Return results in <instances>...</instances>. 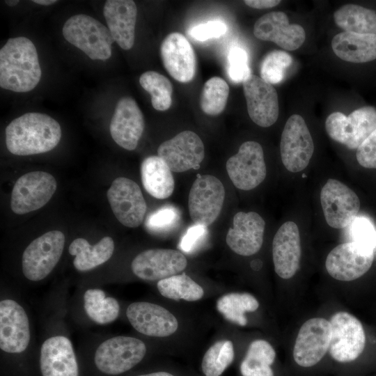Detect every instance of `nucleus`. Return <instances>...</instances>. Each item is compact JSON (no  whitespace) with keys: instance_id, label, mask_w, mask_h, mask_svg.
I'll list each match as a JSON object with an SVG mask.
<instances>
[{"instance_id":"nucleus-1","label":"nucleus","mask_w":376,"mask_h":376,"mask_svg":"<svg viewBox=\"0 0 376 376\" xmlns=\"http://www.w3.org/2000/svg\"><path fill=\"white\" fill-rule=\"evenodd\" d=\"M61 138L59 123L41 113H26L13 120L6 128V144L10 152L26 156L49 152Z\"/></svg>"},{"instance_id":"nucleus-2","label":"nucleus","mask_w":376,"mask_h":376,"mask_svg":"<svg viewBox=\"0 0 376 376\" xmlns=\"http://www.w3.org/2000/svg\"><path fill=\"white\" fill-rule=\"evenodd\" d=\"M42 75L36 48L23 36L9 38L0 49V86L17 93L29 92Z\"/></svg>"},{"instance_id":"nucleus-3","label":"nucleus","mask_w":376,"mask_h":376,"mask_svg":"<svg viewBox=\"0 0 376 376\" xmlns=\"http://www.w3.org/2000/svg\"><path fill=\"white\" fill-rule=\"evenodd\" d=\"M64 38L92 60L106 61L111 56L114 40L108 27L96 19L77 14L70 17L62 29Z\"/></svg>"},{"instance_id":"nucleus-4","label":"nucleus","mask_w":376,"mask_h":376,"mask_svg":"<svg viewBox=\"0 0 376 376\" xmlns=\"http://www.w3.org/2000/svg\"><path fill=\"white\" fill-rule=\"evenodd\" d=\"M325 129L333 140L350 149H357L376 130V109L370 106L361 107L348 116L334 112L327 118Z\"/></svg>"},{"instance_id":"nucleus-5","label":"nucleus","mask_w":376,"mask_h":376,"mask_svg":"<svg viewBox=\"0 0 376 376\" xmlns=\"http://www.w3.org/2000/svg\"><path fill=\"white\" fill-rule=\"evenodd\" d=\"M146 353V345L141 340L116 336L100 345L95 354V363L105 374L119 375L138 364Z\"/></svg>"},{"instance_id":"nucleus-6","label":"nucleus","mask_w":376,"mask_h":376,"mask_svg":"<svg viewBox=\"0 0 376 376\" xmlns=\"http://www.w3.org/2000/svg\"><path fill=\"white\" fill-rule=\"evenodd\" d=\"M65 244L64 234L51 230L33 240L22 256V271L33 281L45 279L58 263Z\"/></svg>"},{"instance_id":"nucleus-7","label":"nucleus","mask_w":376,"mask_h":376,"mask_svg":"<svg viewBox=\"0 0 376 376\" xmlns=\"http://www.w3.org/2000/svg\"><path fill=\"white\" fill-rule=\"evenodd\" d=\"M331 338L329 352L331 357L340 363L351 362L363 352L366 334L361 322L353 315L340 311L329 321Z\"/></svg>"},{"instance_id":"nucleus-8","label":"nucleus","mask_w":376,"mask_h":376,"mask_svg":"<svg viewBox=\"0 0 376 376\" xmlns=\"http://www.w3.org/2000/svg\"><path fill=\"white\" fill-rule=\"evenodd\" d=\"M57 183L50 173L42 171L29 172L19 177L12 190L13 212L24 214L43 207L53 196Z\"/></svg>"},{"instance_id":"nucleus-9","label":"nucleus","mask_w":376,"mask_h":376,"mask_svg":"<svg viewBox=\"0 0 376 376\" xmlns=\"http://www.w3.org/2000/svg\"><path fill=\"white\" fill-rule=\"evenodd\" d=\"M225 198L222 182L212 175H198L188 197L189 212L196 224L208 226L219 215Z\"/></svg>"},{"instance_id":"nucleus-10","label":"nucleus","mask_w":376,"mask_h":376,"mask_svg":"<svg viewBox=\"0 0 376 376\" xmlns=\"http://www.w3.org/2000/svg\"><path fill=\"white\" fill-rule=\"evenodd\" d=\"M280 151L282 163L290 172H299L308 165L314 152V144L300 115L293 114L286 121L281 134Z\"/></svg>"},{"instance_id":"nucleus-11","label":"nucleus","mask_w":376,"mask_h":376,"mask_svg":"<svg viewBox=\"0 0 376 376\" xmlns=\"http://www.w3.org/2000/svg\"><path fill=\"white\" fill-rule=\"evenodd\" d=\"M226 168L237 189L244 191L254 189L265 180L267 174L262 146L256 141L244 142L237 153L227 160Z\"/></svg>"},{"instance_id":"nucleus-12","label":"nucleus","mask_w":376,"mask_h":376,"mask_svg":"<svg viewBox=\"0 0 376 376\" xmlns=\"http://www.w3.org/2000/svg\"><path fill=\"white\" fill-rule=\"evenodd\" d=\"M320 202L325 220L334 228L350 225L360 209V201L356 193L335 179H329L322 187Z\"/></svg>"},{"instance_id":"nucleus-13","label":"nucleus","mask_w":376,"mask_h":376,"mask_svg":"<svg viewBox=\"0 0 376 376\" xmlns=\"http://www.w3.org/2000/svg\"><path fill=\"white\" fill-rule=\"evenodd\" d=\"M374 251L354 242L340 244L328 254L325 267L329 274L342 281H351L371 267Z\"/></svg>"},{"instance_id":"nucleus-14","label":"nucleus","mask_w":376,"mask_h":376,"mask_svg":"<svg viewBox=\"0 0 376 376\" xmlns=\"http://www.w3.org/2000/svg\"><path fill=\"white\" fill-rule=\"evenodd\" d=\"M107 195L113 214L123 226L136 228L142 224L147 205L141 188L134 181L118 177Z\"/></svg>"},{"instance_id":"nucleus-15","label":"nucleus","mask_w":376,"mask_h":376,"mask_svg":"<svg viewBox=\"0 0 376 376\" xmlns=\"http://www.w3.org/2000/svg\"><path fill=\"white\" fill-rule=\"evenodd\" d=\"M331 338V326L322 318L306 321L298 332L293 349L295 361L302 367L318 363L327 353Z\"/></svg>"},{"instance_id":"nucleus-16","label":"nucleus","mask_w":376,"mask_h":376,"mask_svg":"<svg viewBox=\"0 0 376 376\" xmlns=\"http://www.w3.org/2000/svg\"><path fill=\"white\" fill-rule=\"evenodd\" d=\"M157 154L171 171L184 172L198 169L205 156L204 145L195 132L186 130L163 142Z\"/></svg>"},{"instance_id":"nucleus-17","label":"nucleus","mask_w":376,"mask_h":376,"mask_svg":"<svg viewBox=\"0 0 376 376\" xmlns=\"http://www.w3.org/2000/svg\"><path fill=\"white\" fill-rule=\"evenodd\" d=\"M187 265L186 257L179 251L153 249L142 251L132 260L133 273L144 281H160L182 272Z\"/></svg>"},{"instance_id":"nucleus-18","label":"nucleus","mask_w":376,"mask_h":376,"mask_svg":"<svg viewBox=\"0 0 376 376\" xmlns=\"http://www.w3.org/2000/svg\"><path fill=\"white\" fill-rule=\"evenodd\" d=\"M243 90L253 122L263 127L275 123L279 116V100L274 86L260 77L251 75L243 82Z\"/></svg>"},{"instance_id":"nucleus-19","label":"nucleus","mask_w":376,"mask_h":376,"mask_svg":"<svg viewBox=\"0 0 376 376\" xmlns=\"http://www.w3.org/2000/svg\"><path fill=\"white\" fill-rule=\"evenodd\" d=\"M30 341L29 322L24 308L12 299L0 302V348L8 353L24 351Z\"/></svg>"},{"instance_id":"nucleus-20","label":"nucleus","mask_w":376,"mask_h":376,"mask_svg":"<svg viewBox=\"0 0 376 376\" xmlns=\"http://www.w3.org/2000/svg\"><path fill=\"white\" fill-rule=\"evenodd\" d=\"M131 325L139 333L152 337H166L178 327L176 318L165 308L150 302L138 301L127 308Z\"/></svg>"},{"instance_id":"nucleus-21","label":"nucleus","mask_w":376,"mask_h":376,"mask_svg":"<svg viewBox=\"0 0 376 376\" xmlns=\"http://www.w3.org/2000/svg\"><path fill=\"white\" fill-rule=\"evenodd\" d=\"M143 130V116L136 101L130 97L120 98L109 125L113 141L125 150H134Z\"/></svg>"},{"instance_id":"nucleus-22","label":"nucleus","mask_w":376,"mask_h":376,"mask_svg":"<svg viewBox=\"0 0 376 376\" xmlns=\"http://www.w3.org/2000/svg\"><path fill=\"white\" fill-rule=\"evenodd\" d=\"M160 56L164 67L176 81H191L196 70V59L191 44L185 36L173 32L162 41Z\"/></svg>"},{"instance_id":"nucleus-23","label":"nucleus","mask_w":376,"mask_h":376,"mask_svg":"<svg viewBox=\"0 0 376 376\" xmlns=\"http://www.w3.org/2000/svg\"><path fill=\"white\" fill-rule=\"evenodd\" d=\"M253 34L259 40L274 42L288 51L300 47L306 39L304 28L297 24H290L287 15L279 11L260 17L254 24Z\"/></svg>"},{"instance_id":"nucleus-24","label":"nucleus","mask_w":376,"mask_h":376,"mask_svg":"<svg viewBox=\"0 0 376 376\" xmlns=\"http://www.w3.org/2000/svg\"><path fill=\"white\" fill-rule=\"evenodd\" d=\"M265 222L255 212H239L233 220L226 236V242L235 253L249 256L261 249L263 242Z\"/></svg>"},{"instance_id":"nucleus-25","label":"nucleus","mask_w":376,"mask_h":376,"mask_svg":"<svg viewBox=\"0 0 376 376\" xmlns=\"http://www.w3.org/2000/svg\"><path fill=\"white\" fill-rule=\"evenodd\" d=\"M301 253L298 226L293 221H286L279 228L272 242V258L278 276L283 279L292 277L299 267Z\"/></svg>"},{"instance_id":"nucleus-26","label":"nucleus","mask_w":376,"mask_h":376,"mask_svg":"<svg viewBox=\"0 0 376 376\" xmlns=\"http://www.w3.org/2000/svg\"><path fill=\"white\" fill-rule=\"evenodd\" d=\"M107 26L115 42L123 49L134 43L137 8L132 0H107L103 7Z\"/></svg>"},{"instance_id":"nucleus-27","label":"nucleus","mask_w":376,"mask_h":376,"mask_svg":"<svg viewBox=\"0 0 376 376\" xmlns=\"http://www.w3.org/2000/svg\"><path fill=\"white\" fill-rule=\"evenodd\" d=\"M42 376H78V366L72 345L65 336L47 339L40 350Z\"/></svg>"},{"instance_id":"nucleus-28","label":"nucleus","mask_w":376,"mask_h":376,"mask_svg":"<svg viewBox=\"0 0 376 376\" xmlns=\"http://www.w3.org/2000/svg\"><path fill=\"white\" fill-rule=\"evenodd\" d=\"M331 47L340 59L366 63L376 59V35L343 31L334 36Z\"/></svg>"},{"instance_id":"nucleus-29","label":"nucleus","mask_w":376,"mask_h":376,"mask_svg":"<svg viewBox=\"0 0 376 376\" xmlns=\"http://www.w3.org/2000/svg\"><path fill=\"white\" fill-rule=\"evenodd\" d=\"M141 181L146 191L155 198L164 199L173 192L171 170L158 155L146 157L141 165Z\"/></svg>"},{"instance_id":"nucleus-30","label":"nucleus","mask_w":376,"mask_h":376,"mask_svg":"<svg viewBox=\"0 0 376 376\" xmlns=\"http://www.w3.org/2000/svg\"><path fill=\"white\" fill-rule=\"evenodd\" d=\"M114 251L111 237H104L91 246L84 238L74 240L69 246V253L75 256V267L81 272L88 271L107 262Z\"/></svg>"},{"instance_id":"nucleus-31","label":"nucleus","mask_w":376,"mask_h":376,"mask_svg":"<svg viewBox=\"0 0 376 376\" xmlns=\"http://www.w3.org/2000/svg\"><path fill=\"white\" fill-rule=\"evenodd\" d=\"M334 19L345 31L376 35V13L371 9L345 4L334 12Z\"/></svg>"},{"instance_id":"nucleus-32","label":"nucleus","mask_w":376,"mask_h":376,"mask_svg":"<svg viewBox=\"0 0 376 376\" xmlns=\"http://www.w3.org/2000/svg\"><path fill=\"white\" fill-rule=\"evenodd\" d=\"M276 352L269 343L265 340H253L240 364L242 376H274L271 366Z\"/></svg>"},{"instance_id":"nucleus-33","label":"nucleus","mask_w":376,"mask_h":376,"mask_svg":"<svg viewBox=\"0 0 376 376\" xmlns=\"http://www.w3.org/2000/svg\"><path fill=\"white\" fill-rule=\"evenodd\" d=\"M217 311L227 320L240 326H246V312H253L259 307L256 298L247 292H232L225 294L218 299Z\"/></svg>"},{"instance_id":"nucleus-34","label":"nucleus","mask_w":376,"mask_h":376,"mask_svg":"<svg viewBox=\"0 0 376 376\" xmlns=\"http://www.w3.org/2000/svg\"><path fill=\"white\" fill-rule=\"evenodd\" d=\"M84 309L95 322L105 324L114 321L119 315L120 306L116 299L106 297L100 289H89L84 296Z\"/></svg>"},{"instance_id":"nucleus-35","label":"nucleus","mask_w":376,"mask_h":376,"mask_svg":"<svg viewBox=\"0 0 376 376\" xmlns=\"http://www.w3.org/2000/svg\"><path fill=\"white\" fill-rule=\"evenodd\" d=\"M157 286L162 296L176 301H194L201 299L204 295L203 288L185 273L160 280Z\"/></svg>"},{"instance_id":"nucleus-36","label":"nucleus","mask_w":376,"mask_h":376,"mask_svg":"<svg viewBox=\"0 0 376 376\" xmlns=\"http://www.w3.org/2000/svg\"><path fill=\"white\" fill-rule=\"evenodd\" d=\"M141 87L151 96L153 108L157 111H166L172 103L173 86L170 80L155 71H147L139 78Z\"/></svg>"},{"instance_id":"nucleus-37","label":"nucleus","mask_w":376,"mask_h":376,"mask_svg":"<svg viewBox=\"0 0 376 376\" xmlns=\"http://www.w3.org/2000/svg\"><path fill=\"white\" fill-rule=\"evenodd\" d=\"M229 86L219 77H212L204 84L200 98L202 111L210 116L221 113L226 107Z\"/></svg>"},{"instance_id":"nucleus-38","label":"nucleus","mask_w":376,"mask_h":376,"mask_svg":"<svg viewBox=\"0 0 376 376\" xmlns=\"http://www.w3.org/2000/svg\"><path fill=\"white\" fill-rule=\"evenodd\" d=\"M234 348L231 340H221L214 343L203 356L201 368L205 376H219L232 363Z\"/></svg>"},{"instance_id":"nucleus-39","label":"nucleus","mask_w":376,"mask_h":376,"mask_svg":"<svg viewBox=\"0 0 376 376\" xmlns=\"http://www.w3.org/2000/svg\"><path fill=\"white\" fill-rule=\"evenodd\" d=\"M292 62L291 56L286 52L273 50L266 54L261 62L260 77L271 84L280 83Z\"/></svg>"},{"instance_id":"nucleus-40","label":"nucleus","mask_w":376,"mask_h":376,"mask_svg":"<svg viewBox=\"0 0 376 376\" xmlns=\"http://www.w3.org/2000/svg\"><path fill=\"white\" fill-rule=\"evenodd\" d=\"M180 219V213L176 207L166 205L150 214L145 226L150 232L163 233L174 228Z\"/></svg>"},{"instance_id":"nucleus-41","label":"nucleus","mask_w":376,"mask_h":376,"mask_svg":"<svg viewBox=\"0 0 376 376\" xmlns=\"http://www.w3.org/2000/svg\"><path fill=\"white\" fill-rule=\"evenodd\" d=\"M227 72L235 83L244 82L251 74L248 65L246 51L240 47H233L228 54Z\"/></svg>"},{"instance_id":"nucleus-42","label":"nucleus","mask_w":376,"mask_h":376,"mask_svg":"<svg viewBox=\"0 0 376 376\" xmlns=\"http://www.w3.org/2000/svg\"><path fill=\"white\" fill-rule=\"evenodd\" d=\"M350 231L352 242L375 251L376 229L370 220L356 217L350 224Z\"/></svg>"},{"instance_id":"nucleus-43","label":"nucleus","mask_w":376,"mask_h":376,"mask_svg":"<svg viewBox=\"0 0 376 376\" xmlns=\"http://www.w3.org/2000/svg\"><path fill=\"white\" fill-rule=\"evenodd\" d=\"M208 235L207 226L201 224L191 226L181 237L179 248L186 253H191L203 244Z\"/></svg>"},{"instance_id":"nucleus-44","label":"nucleus","mask_w":376,"mask_h":376,"mask_svg":"<svg viewBox=\"0 0 376 376\" xmlns=\"http://www.w3.org/2000/svg\"><path fill=\"white\" fill-rule=\"evenodd\" d=\"M228 30L226 24L220 20L209 21L193 26L189 34L196 40L205 41L211 38H219Z\"/></svg>"},{"instance_id":"nucleus-45","label":"nucleus","mask_w":376,"mask_h":376,"mask_svg":"<svg viewBox=\"0 0 376 376\" xmlns=\"http://www.w3.org/2000/svg\"><path fill=\"white\" fill-rule=\"evenodd\" d=\"M356 157L361 166L376 169V130L357 148Z\"/></svg>"},{"instance_id":"nucleus-46","label":"nucleus","mask_w":376,"mask_h":376,"mask_svg":"<svg viewBox=\"0 0 376 376\" xmlns=\"http://www.w3.org/2000/svg\"><path fill=\"white\" fill-rule=\"evenodd\" d=\"M244 3L249 7L263 9L270 8L276 6L281 3V1L278 0H245Z\"/></svg>"},{"instance_id":"nucleus-47","label":"nucleus","mask_w":376,"mask_h":376,"mask_svg":"<svg viewBox=\"0 0 376 376\" xmlns=\"http://www.w3.org/2000/svg\"><path fill=\"white\" fill-rule=\"evenodd\" d=\"M32 1L42 6H49L57 2L56 0H33Z\"/></svg>"},{"instance_id":"nucleus-48","label":"nucleus","mask_w":376,"mask_h":376,"mask_svg":"<svg viewBox=\"0 0 376 376\" xmlns=\"http://www.w3.org/2000/svg\"><path fill=\"white\" fill-rule=\"evenodd\" d=\"M139 376H174L172 374L166 372H156L149 374L141 375Z\"/></svg>"},{"instance_id":"nucleus-49","label":"nucleus","mask_w":376,"mask_h":376,"mask_svg":"<svg viewBox=\"0 0 376 376\" xmlns=\"http://www.w3.org/2000/svg\"><path fill=\"white\" fill-rule=\"evenodd\" d=\"M6 3L9 6H15L19 2L18 0H7L5 1Z\"/></svg>"}]
</instances>
